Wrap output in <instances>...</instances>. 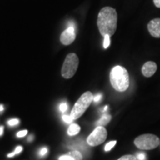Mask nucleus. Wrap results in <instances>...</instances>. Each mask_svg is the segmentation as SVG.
<instances>
[{"mask_svg":"<svg viewBox=\"0 0 160 160\" xmlns=\"http://www.w3.org/2000/svg\"><path fill=\"white\" fill-rule=\"evenodd\" d=\"M102 94L96 95L95 97H93V102H94L95 103L99 102L100 100L102 99Z\"/></svg>","mask_w":160,"mask_h":160,"instance_id":"5701e85b","label":"nucleus"},{"mask_svg":"<svg viewBox=\"0 0 160 160\" xmlns=\"http://www.w3.org/2000/svg\"><path fill=\"white\" fill-rule=\"evenodd\" d=\"M79 60L74 53H68L66 57L62 68V76L65 79H71L75 75L79 66Z\"/></svg>","mask_w":160,"mask_h":160,"instance_id":"20e7f679","label":"nucleus"},{"mask_svg":"<svg viewBox=\"0 0 160 160\" xmlns=\"http://www.w3.org/2000/svg\"><path fill=\"white\" fill-rule=\"evenodd\" d=\"M118 160H137V159L135 156L131 155V154H128V155L122 156V157H120Z\"/></svg>","mask_w":160,"mask_h":160,"instance_id":"a211bd4d","label":"nucleus"},{"mask_svg":"<svg viewBox=\"0 0 160 160\" xmlns=\"http://www.w3.org/2000/svg\"><path fill=\"white\" fill-rule=\"evenodd\" d=\"M93 101V93L90 91H87L84 93L79 99L75 103L73 109L71 112V117L73 120L79 119L81 116L83 115L86 110L88 108L91 104Z\"/></svg>","mask_w":160,"mask_h":160,"instance_id":"7ed1b4c3","label":"nucleus"},{"mask_svg":"<svg viewBox=\"0 0 160 160\" xmlns=\"http://www.w3.org/2000/svg\"><path fill=\"white\" fill-rule=\"evenodd\" d=\"M153 3L158 8H160V0H153Z\"/></svg>","mask_w":160,"mask_h":160,"instance_id":"b1692460","label":"nucleus"},{"mask_svg":"<svg viewBox=\"0 0 160 160\" xmlns=\"http://www.w3.org/2000/svg\"><path fill=\"white\" fill-rule=\"evenodd\" d=\"M117 142L116 141V140H114V141H111V142H109L108 143L106 144V145L105 146V151H111V150L116 145Z\"/></svg>","mask_w":160,"mask_h":160,"instance_id":"2eb2a0df","label":"nucleus"},{"mask_svg":"<svg viewBox=\"0 0 160 160\" xmlns=\"http://www.w3.org/2000/svg\"><path fill=\"white\" fill-rule=\"evenodd\" d=\"M58 160H82V154L78 151H70L65 155H62Z\"/></svg>","mask_w":160,"mask_h":160,"instance_id":"9d476101","label":"nucleus"},{"mask_svg":"<svg viewBox=\"0 0 160 160\" xmlns=\"http://www.w3.org/2000/svg\"><path fill=\"white\" fill-rule=\"evenodd\" d=\"M27 134H28V130H22V131H19V132H17V137L18 138H22L24 137H25Z\"/></svg>","mask_w":160,"mask_h":160,"instance_id":"412c9836","label":"nucleus"},{"mask_svg":"<svg viewBox=\"0 0 160 160\" xmlns=\"http://www.w3.org/2000/svg\"><path fill=\"white\" fill-rule=\"evenodd\" d=\"M137 160H145L146 159V155L144 153H139L137 155Z\"/></svg>","mask_w":160,"mask_h":160,"instance_id":"4be33fe9","label":"nucleus"},{"mask_svg":"<svg viewBox=\"0 0 160 160\" xmlns=\"http://www.w3.org/2000/svg\"><path fill=\"white\" fill-rule=\"evenodd\" d=\"M160 144L159 138L154 134L146 133L140 135L134 139V145L141 150H153L157 148Z\"/></svg>","mask_w":160,"mask_h":160,"instance_id":"39448f33","label":"nucleus"},{"mask_svg":"<svg viewBox=\"0 0 160 160\" xmlns=\"http://www.w3.org/2000/svg\"><path fill=\"white\" fill-rule=\"evenodd\" d=\"M33 139V136H32V135L30 136V137H28V140L29 142H31Z\"/></svg>","mask_w":160,"mask_h":160,"instance_id":"a878e982","label":"nucleus"},{"mask_svg":"<svg viewBox=\"0 0 160 160\" xmlns=\"http://www.w3.org/2000/svg\"><path fill=\"white\" fill-rule=\"evenodd\" d=\"M157 70V65L154 62L148 61L144 64L142 68V73L144 77L149 78L156 73Z\"/></svg>","mask_w":160,"mask_h":160,"instance_id":"1a4fd4ad","label":"nucleus"},{"mask_svg":"<svg viewBox=\"0 0 160 160\" xmlns=\"http://www.w3.org/2000/svg\"><path fill=\"white\" fill-rule=\"evenodd\" d=\"M68 108V103L66 102H62L59 105V110L61 113H65L67 111Z\"/></svg>","mask_w":160,"mask_h":160,"instance_id":"f3484780","label":"nucleus"},{"mask_svg":"<svg viewBox=\"0 0 160 160\" xmlns=\"http://www.w3.org/2000/svg\"><path fill=\"white\" fill-rule=\"evenodd\" d=\"M62 119L63 122H65L67 124H72V122L73 120V118L71 117V115H63Z\"/></svg>","mask_w":160,"mask_h":160,"instance_id":"6ab92c4d","label":"nucleus"},{"mask_svg":"<svg viewBox=\"0 0 160 160\" xmlns=\"http://www.w3.org/2000/svg\"><path fill=\"white\" fill-rule=\"evenodd\" d=\"M148 30L152 37L160 38V18H155L151 20L148 24Z\"/></svg>","mask_w":160,"mask_h":160,"instance_id":"6e6552de","label":"nucleus"},{"mask_svg":"<svg viewBox=\"0 0 160 160\" xmlns=\"http://www.w3.org/2000/svg\"><path fill=\"white\" fill-rule=\"evenodd\" d=\"M117 12L113 8L105 7L100 10L97 17V26L102 37H112L117 28Z\"/></svg>","mask_w":160,"mask_h":160,"instance_id":"f257e3e1","label":"nucleus"},{"mask_svg":"<svg viewBox=\"0 0 160 160\" xmlns=\"http://www.w3.org/2000/svg\"><path fill=\"white\" fill-rule=\"evenodd\" d=\"M80 131V127L76 123H72L68 128V134L71 137L77 135Z\"/></svg>","mask_w":160,"mask_h":160,"instance_id":"f8f14e48","label":"nucleus"},{"mask_svg":"<svg viewBox=\"0 0 160 160\" xmlns=\"http://www.w3.org/2000/svg\"><path fill=\"white\" fill-rule=\"evenodd\" d=\"M110 81L112 87L116 91L119 92L125 91L130 85L128 72L122 66H115L110 73Z\"/></svg>","mask_w":160,"mask_h":160,"instance_id":"f03ea898","label":"nucleus"},{"mask_svg":"<svg viewBox=\"0 0 160 160\" xmlns=\"http://www.w3.org/2000/svg\"><path fill=\"white\" fill-rule=\"evenodd\" d=\"M110 44H111V37L109 35H105L104 37V42H103V46L104 48L107 49L109 47Z\"/></svg>","mask_w":160,"mask_h":160,"instance_id":"dca6fc26","label":"nucleus"},{"mask_svg":"<svg viewBox=\"0 0 160 160\" xmlns=\"http://www.w3.org/2000/svg\"><path fill=\"white\" fill-rule=\"evenodd\" d=\"M22 151H23V148H22V146H17V147L16 148H15L14 151L12 152V153H8V154L7 157H8V158L13 157H14L15 155L19 154V153H21V152Z\"/></svg>","mask_w":160,"mask_h":160,"instance_id":"ddd939ff","label":"nucleus"},{"mask_svg":"<svg viewBox=\"0 0 160 160\" xmlns=\"http://www.w3.org/2000/svg\"><path fill=\"white\" fill-rule=\"evenodd\" d=\"M108 132L103 126H97L87 138V143L94 147L102 144L107 139Z\"/></svg>","mask_w":160,"mask_h":160,"instance_id":"423d86ee","label":"nucleus"},{"mask_svg":"<svg viewBox=\"0 0 160 160\" xmlns=\"http://www.w3.org/2000/svg\"><path fill=\"white\" fill-rule=\"evenodd\" d=\"M75 30V24L73 22H70L68 28L65 29L60 36V42L62 45H69L73 42L76 37H77Z\"/></svg>","mask_w":160,"mask_h":160,"instance_id":"0eeeda50","label":"nucleus"},{"mask_svg":"<svg viewBox=\"0 0 160 160\" xmlns=\"http://www.w3.org/2000/svg\"><path fill=\"white\" fill-rule=\"evenodd\" d=\"M48 148L43 147L39 150V156L40 157H44L48 154Z\"/></svg>","mask_w":160,"mask_h":160,"instance_id":"aec40b11","label":"nucleus"},{"mask_svg":"<svg viewBox=\"0 0 160 160\" xmlns=\"http://www.w3.org/2000/svg\"><path fill=\"white\" fill-rule=\"evenodd\" d=\"M3 133H4V126L1 125L0 126V137L2 136Z\"/></svg>","mask_w":160,"mask_h":160,"instance_id":"393cba45","label":"nucleus"},{"mask_svg":"<svg viewBox=\"0 0 160 160\" xmlns=\"http://www.w3.org/2000/svg\"><path fill=\"white\" fill-rule=\"evenodd\" d=\"M19 119H17V118H13V119H9L8 121V125L10 127H15V126H17L19 125Z\"/></svg>","mask_w":160,"mask_h":160,"instance_id":"4468645a","label":"nucleus"},{"mask_svg":"<svg viewBox=\"0 0 160 160\" xmlns=\"http://www.w3.org/2000/svg\"><path fill=\"white\" fill-rule=\"evenodd\" d=\"M111 120V116L108 114V113H104L102 116L101 118L96 122V125L97 126H104L107 124H108Z\"/></svg>","mask_w":160,"mask_h":160,"instance_id":"9b49d317","label":"nucleus"},{"mask_svg":"<svg viewBox=\"0 0 160 160\" xmlns=\"http://www.w3.org/2000/svg\"><path fill=\"white\" fill-rule=\"evenodd\" d=\"M4 111V106L3 105H0V112Z\"/></svg>","mask_w":160,"mask_h":160,"instance_id":"bb28decb","label":"nucleus"}]
</instances>
